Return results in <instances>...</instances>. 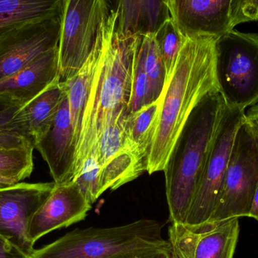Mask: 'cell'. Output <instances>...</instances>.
Masks as SVG:
<instances>
[{"label":"cell","instance_id":"21","mask_svg":"<svg viewBox=\"0 0 258 258\" xmlns=\"http://www.w3.org/2000/svg\"><path fill=\"white\" fill-rule=\"evenodd\" d=\"M147 169V162L129 147L123 148L102 168L100 176V189L102 195L107 189H118L135 180Z\"/></svg>","mask_w":258,"mask_h":258},{"label":"cell","instance_id":"14","mask_svg":"<svg viewBox=\"0 0 258 258\" xmlns=\"http://www.w3.org/2000/svg\"><path fill=\"white\" fill-rule=\"evenodd\" d=\"M35 149L48 164L54 183L60 184L72 181L76 144L68 93L60 104L52 125Z\"/></svg>","mask_w":258,"mask_h":258},{"label":"cell","instance_id":"29","mask_svg":"<svg viewBox=\"0 0 258 258\" xmlns=\"http://www.w3.org/2000/svg\"><path fill=\"white\" fill-rule=\"evenodd\" d=\"M24 105L22 102L9 95L0 94V133L14 135L11 130L10 122Z\"/></svg>","mask_w":258,"mask_h":258},{"label":"cell","instance_id":"32","mask_svg":"<svg viewBox=\"0 0 258 258\" xmlns=\"http://www.w3.org/2000/svg\"><path fill=\"white\" fill-rule=\"evenodd\" d=\"M0 258H28L20 252L12 244L0 237Z\"/></svg>","mask_w":258,"mask_h":258},{"label":"cell","instance_id":"2","mask_svg":"<svg viewBox=\"0 0 258 258\" xmlns=\"http://www.w3.org/2000/svg\"><path fill=\"white\" fill-rule=\"evenodd\" d=\"M225 103L209 92L192 110L164 168L171 224H186L200 186Z\"/></svg>","mask_w":258,"mask_h":258},{"label":"cell","instance_id":"27","mask_svg":"<svg viewBox=\"0 0 258 258\" xmlns=\"http://www.w3.org/2000/svg\"><path fill=\"white\" fill-rule=\"evenodd\" d=\"M101 168L97 156V143L92 146L81 170L72 180L78 185L81 192L91 205L101 196L100 176Z\"/></svg>","mask_w":258,"mask_h":258},{"label":"cell","instance_id":"15","mask_svg":"<svg viewBox=\"0 0 258 258\" xmlns=\"http://www.w3.org/2000/svg\"><path fill=\"white\" fill-rule=\"evenodd\" d=\"M66 95L64 83L58 78L15 113L10 122L12 134L25 138L35 149L52 125Z\"/></svg>","mask_w":258,"mask_h":258},{"label":"cell","instance_id":"5","mask_svg":"<svg viewBox=\"0 0 258 258\" xmlns=\"http://www.w3.org/2000/svg\"><path fill=\"white\" fill-rule=\"evenodd\" d=\"M216 80L226 105L246 109L258 104V34L231 30L216 44Z\"/></svg>","mask_w":258,"mask_h":258},{"label":"cell","instance_id":"36","mask_svg":"<svg viewBox=\"0 0 258 258\" xmlns=\"http://www.w3.org/2000/svg\"><path fill=\"white\" fill-rule=\"evenodd\" d=\"M113 1H115L116 3V1H117V0H113Z\"/></svg>","mask_w":258,"mask_h":258},{"label":"cell","instance_id":"34","mask_svg":"<svg viewBox=\"0 0 258 258\" xmlns=\"http://www.w3.org/2000/svg\"><path fill=\"white\" fill-rule=\"evenodd\" d=\"M248 218H254L258 221V183L253 198L252 205L250 210Z\"/></svg>","mask_w":258,"mask_h":258},{"label":"cell","instance_id":"24","mask_svg":"<svg viewBox=\"0 0 258 258\" xmlns=\"http://www.w3.org/2000/svg\"><path fill=\"white\" fill-rule=\"evenodd\" d=\"M153 35L159 55L165 67L167 79L174 68L184 36L180 33L171 17L161 24Z\"/></svg>","mask_w":258,"mask_h":258},{"label":"cell","instance_id":"30","mask_svg":"<svg viewBox=\"0 0 258 258\" xmlns=\"http://www.w3.org/2000/svg\"><path fill=\"white\" fill-rule=\"evenodd\" d=\"M113 258H171V248L170 245L168 246L142 248L122 253Z\"/></svg>","mask_w":258,"mask_h":258},{"label":"cell","instance_id":"25","mask_svg":"<svg viewBox=\"0 0 258 258\" xmlns=\"http://www.w3.org/2000/svg\"><path fill=\"white\" fill-rule=\"evenodd\" d=\"M128 116L119 115L106 125L100 134L97 142V156L101 168L123 148Z\"/></svg>","mask_w":258,"mask_h":258},{"label":"cell","instance_id":"1","mask_svg":"<svg viewBox=\"0 0 258 258\" xmlns=\"http://www.w3.org/2000/svg\"><path fill=\"white\" fill-rule=\"evenodd\" d=\"M217 39L201 35L184 36L161 93L162 102L147 156L149 174L163 171L192 110L209 92L218 90Z\"/></svg>","mask_w":258,"mask_h":258},{"label":"cell","instance_id":"4","mask_svg":"<svg viewBox=\"0 0 258 258\" xmlns=\"http://www.w3.org/2000/svg\"><path fill=\"white\" fill-rule=\"evenodd\" d=\"M169 245L162 237L159 223L141 219L118 227L76 229L35 249L29 258H113L134 250Z\"/></svg>","mask_w":258,"mask_h":258},{"label":"cell","instance_id":"17","mask_svg":"<svg viewBox=\"0 0 258 258\" xmlns=\"http://www.w3.org/2000/svg\"><path fill=\"white\" fill-rule=\"evenodd\" d=\"M117 27L126 35L154 33L169 12L165 0H117Z\"/></svg>","mask_w":258,"mask_h":258},{"label":"cell","instance_id":"3","mask_svg":"<svg viewBox=\"0 0 258 258\" xmlns=\"http://www.w3.org/2000/svg\"><path fill=\"white\" fill-rule=\"evenodd\" d=\"M118 14L112 10L103 35V47L94 77L90 99L95 108L97 139L119 115L129 114L132 71L138 35L120 33Z\"/></svg>","mask_w":258,"mask_h":258},{"label":"cell","instance_id":"35","mask_svg":"<svg viewBox=\"0 0 258 258\" xmlns=\"http://www.w3.org/2000/svg\"><path fill=\"white\" fill-rule=\"evenodd\" d=\"M245 118L247 120L252 122L258 128V104L250 107L247 113L245 112Z\"/></svg>","mask_w":258,"mask_h":258},{"label":"cell","instance_id":"12","mask_svg":"<svg viewBox=\"0 0 258 258\" xmlns=\"http://www.w3.org/2000/svg\"><path fill=\"white\" fill-rule=\"evenodd\" d=\"M189 258H233L239 235V218L209 221L195 227H168Z\"/></svg>","mask_w":258,"mask_h":258},{"label":"cell","instance_id":"18","mask_svg":"<svg viewBox=\"0 0 258 258\" xmlns=\"http://www.w3.org/2000/svg\"><path fill=\"white\" fill-rule=\"evenodd\" d=\"M102 47L103 36L91 53L84 66L74 77L63 82L69 101L71 122L74 130L76 152L81 136L83 117L89 102L94 77L98 68Z\"/></svg>","mask_w":258,"mask_h":258},{"label":"cell","instance_id":"6","mask_svg":"<svg viewBox=\"0 0 258 258\" xmlns=\"http://www.w3.org/2000/svg\"><path fill=\"white\" fill-rule=\"evenodd\" d=\"M112 10L110 0H64L58 44L60 81L72 78L84 66Z\"/></svg>","mask_w":258,"mask_h":258},{"label":"cell","instance_id":"16","mask_svg":"<svg viewBox=\"0 0 258 258\" xmlns=\"http://www.w3.org/2000/svg\"><path fill=\"white\" fill-rule=\"evenodd\" d=\"M59 77L58 47L35 59L12 77L0 81V94L26 104L40 95Z\"/></svg>","mask_w":258,"mask_h":258},{"label":"cell","instance_id":"9","mask_svg":"<svg viewBox=\"0 0 258 258\" xmlns=\"http://www.w3.org/2000/svg\"><path fill=\"white\" fill-rule=\"evenodd\" d=\"M55 183H21L0 187V237L30 257L35 251L29 234L30 221Z\"/></svg>","mask_w":258,"mask_h":258},{"label":"cell","instance_id":"10","mask_svg":"<svg viewBox=\"0 0 258 258\" xmlns=\"http://www.w3.org/2000/svg\"><path fill=\"white\" fill-rule=\"evenodd\" d=\"M61 16L23 24L0 38V81L58 47Z\"/></svg>","mask_w":258,"mask_h":258},{"label":"cell","instance_id":"28","mask_svg":"<svg viewBox=\"0 0 258 258\" xmlns=\"http://www.w3.org/2000/svg\"><path fill=\"white\" fill-rule=\"evenodd\" d=\"M252 21H258V0H230V30Z\"/></svg>","mask_w":258,"mask_h":258},{"label":"cell","instance_id":"22","mask_svg":"<svg viewBox=\"0 0 258 258\" xmlns=\"http://www.w3.org/2000/svg\"><path fill=\"white\" fill-rule=\"evenodd\" d=\"M33 150L31 146L0 149V187L21 183L31 175Z\"/></svg>","mask_w":258,"mask_h":258},{"label":"cell","instance_id":"11","mask_svg":"<svg viewBox=\"0 0 258 258\" xmlns=\"http://www.w3.org/2000/svg\"><path fill=\"white\" fill-rule=\"evenodd\" d=\"M92 209L76 182L55 183L45 203L30 221L29 234L33 244L54 230L83 221Z\"/></svg>","mask_w":258,"mask_h":258},{"label":"cell","instance_id":"20","mask_svg":"<svg viewBox=\"0 0 258 258\" xmlns=\"http://www.w3.org/2000/svg\"><path fill=\"white\" fill-rule=\"evenodd\" d=\"M161 102L160 95L153 102L129 113L125 122L124 145L129 147L146 162L154 135Z\"/></svg>","mask_w":258,"mask_h":258},{"label":"cell","instance_id":"23","mask_svg":"<svg viewBox=\"0 0 258 258\" xmlns=\"http://www.w3.org/2000/svg\"><path fill=\"white\" fill-rule=\"evenodd\" d=\"M138 47L142 54L144 69L150 80L155 98L158 99L165 83V70L156 47L153 33L138 35Z\"/></svg>","mask_w":258,"mask_h":258},{"label":"cell","instance_id":"13","mask_svg":"<svg viewBox=\"0 0 258 258\" xmlns=\"http://www.w3.org/2000/svg\"><path fill=\"white\" fill-rule=\"evenodd\" d=\"M230 0H165L170 17L183 36L219 37L230 30Z\"/></svg>","mask_w":258,"mask_h":258},{"label":"cell","instance_id":"19","mask_svg":"<svg viewBox=\"0 0 258 258\" xmlns=\"http://www.w3.org/2000/svg\"><path fill=\"white\" fill-rule=\"evenodd\" d=\"M64 0H0V38L37 20L61 16Z\"/></svg>","mask_w":258,"mask_h":258},{"label":"cell","instance_id":"26","mask_svg":"<svg viewBox=\"0 0 258 258\" xmlns=\"http://www.w3.org/2000/svg\"><path fill=\"white\" fill-rule=\"evenodd\" d=\"M156 100L157 99L155 98L153 95L150 80L144 69L142 54L138 49L137 42L132 71V93L129 104V112L131 113L137 111Z\"/></svg>","mask_w":258,"mask_h":258},{"label":"cell","instance_id":"37","mask_svg":"<svg viewBox=\"0 0 258 258\" xmlns=\"http://www.w3.org/2000/svg\"></svg>","mask_w":258,"mask_h":258},{"label":"cell","instance_id":"7","mask_svg":"<svg viewBox=\"0 0 258 258\" xmlns=\"http://www.w3.org/2000/svg\"><path fill=\"white\" fill-rule=\"evenodd\" d=\"M258 183V128L245 120L235 137L219 203L209 221L248 217Z\"/></svg>","mask_w":258,"mask_h":258},{"label":"cell","instance_id":"33","mask_svg":"<svg viewBox=\"0 0 258 258\" xmlns=\"http://www.w3.org/2000/svg\"><path fill=\"white\" fill-rule=\"evenodd\" d=\"M168 240L170 243L171 258H189L176 236L171 232L168 231Z\"/></svg>","mask_w":258,"mask_h":258},{"label":"cell","instance_id":"8","mask_svg":"<svg viewBox=\"0 0 258 258\" xmlns=\"http://www.w3.org/2000/svg\"><path fill=\"white\" fill-rule=\"evenodd\" d=\"M245 112L225 104L200 186L185 226L195 227L209 222L221 198L226 171L238 128Z\"/></svg>","mask_w":258,"mask_h":258},{"label":"cell","instance_id":"31","mask_svg":"<svg viewBox=\"0 0 258 258\" xmlns=\"http://www.w3.org/2000/svg\"><path fill=\"white\" fill-rule=\"evenodd\" d=\"M29 146H31V144L22 137L11 134L0 133V149L19 148Z\"/></svg>","mask_w":258,"mask_h":258}]
</instances>
